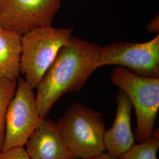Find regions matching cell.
I'll use <instances>...</instances> for the list:
<instances>
[{
    "label": "cell",
    "mask_w": 159,
    "mask_h": 159,
    "mask_svg": "<svg viewBox=\"0 0 159 159\" xmlns=\"http://www.w3.org/2000/svg\"><path fill=\"white\" fill-rule=\"evenodd\" d=\"M100 46L72 36L60 49L37 85L36 102L42 119L54 104L68 94L80 91L93 73Z\"/></svg>",
    "instance_id": "6da1fadb"
},
{
    "label": "cell",
    "mask_w": 159,
    "mask_h": 159,
    "mask_svg": "<svg viewBox=\"0 0 159 159\" xmlns=\"http://www.w3.org/2000/svg\"><path fill=\"white\" fill-rule=\"evenodd\" d=\"M57 125L77 159H90L105 152L106 130L102 113L75 102L58 119Z\"/></svg>",
    "instance_id": "7a4b0ae2"
},
{
    "label": "cell",
    "mask_w": 159,
    "mask_h": 159,
    "mask_svg": "<svg viewBox=\"0 0 159 159\" xmlns=\"http://www.w3.org/2000/svg\"><path fill=\"white\" fill-rule=\"evenodd\" d=\"M73 29L52 25L32 30L21 36L20 73L36 89L60 49L73 36Z\"/></svg>",
    "instance_id": "3957f363"
},
{
    "label": "cell",
    "mask_w": 159,
    "mask_h": 159,
    "mask_svg": "<svg viewBox=\"0 0 159 159\" xmlns=\"http://www.w3.org/2000/svg\"><path fill=\"white\" fill-rule=\"evenodd\" d=\"M110 79L130 98L136 116L134 140L142 142L153 133L159 110V78L139 75L117 66Z\"/></svg>",
    "instance_id": "277c9868"
},
{
    "label": "cell",
    "mask_w": 159,
    "mask_h": 159,
    "mask_svg": "<svg viewBox=\"0 0 159 159\" xmlns=\"http://www.w3.org/2000/svg\"><path fill=\"white\" fill-rule=\"evenodd\" d=\"M115 65L143 77L159 78V35L144 43L120 41L100 47L97 68Z\"/></svg>",
    "instance_id": "5b68a950"
},
{
    "label": "cell",
    "mask_w": 159,
    "mask_h": 159,
    "mask_svg": "<svg viewBox=\"0 0 159 159\" xmlns=\"http://www.w3.org/2000/svg\"><path fill=\"white\" fill-rule=\"evenodd\" d=\"M33 89L19 77L14 95L7 108L2 151L24 147L43 119L40 116Z\"/></svg>",
    "instance_id": "8992f818"
},
{
    "label": "cell",
    "mask_w": 159,
    "mask_h": 159,
    "mask_svg": "<svg viewBox=\"0 0 159 159\" xmlns=\"http://www.w3.org/2000/svg\"><path fill=\"white\" fill-rule=\"evenodd\" d=\"M61 0H0V27L22 36L52 25Z\"/></svg>",
    "instance_id": "52a82bcc"
},
{
    "label": "cell",
    "mask_w": 159,
    "mask_h": 159,
    "mask_svg": "<svg viewBox=\"0 0 159 159\" xmlns=\"http://www.w3.org/2000/svg\"><path fill=\"white\" fill-rule=\"evenodd\" d=\"M30 159H78L51 120L43 118L25 144Z\"/></svg>",
    "instance_id": "ba28073f"
},
{
    "label": "cell",
    "mask_w": 159,
    "mask_h": 159,
    "mask_svg": "<svg viewBox=\"0 0 159 159\" xmlns=\"http://www.w3.org/2000/svg\"><path fill=\"white\" fill-rule=\"evenodd\" d=\"M117 111L111 127L106 131L104 143L107 153L119 159L135 143L131 127L133 106L125 93L119 89L116 96Z\"/></svg>",
    "instance_id": "9c48e42d"
},
{
    "label": "cell",
    "mask_w": 159,
    "mask_h": 159,
    "mask_svg": "<svg viewBox=\"0 0 159 159\" xmlns=\"http://www.w3.org/2000/svg\"><path fill=\"white\" fill-rule=\"evenodd\" d=\"M21 36L0 29V79L17 81L20 77Z\"/></svg>",
    "instance_id": "30bf717a"
},
{
    "label": "cell",
    "mask_w": 159,
    "mask_h": 159,
    "mask_svg": "<svg viewBox=\"0 0 159 159\" xmlns=\"http://www.w3.org/2000/svg\"><path fill=\"white\" fill-rule=\"evenodd\" d=\"M159 131L154 130L151 136L141 143L134 144L119 159H158Z\"/></svg>",
    "instance_id": "8fae6325"
},
{
    "label": "cell",
    "mask_w": 159,
    "mask_h": 159,
    "mask_svg": "<svg viewBox=\"0 0 159 159\" xmlns=\"http://www.w3.org/2000/svg\"><path fill=\"white\" fill-rule=\"evenodd\" d=\"M17 84V80L0 79V152L2 151L4 142L7 111L16 92Z\"/></svg>",
    "instance_id": "7c38bea8"
},
{
    "label": "cell",
    "mask_w": 159,
    "mask_h": 159,
    "mask_svg": "<svg viewBox=\"0 0 159 159\" xmlns=\"http://www.w3.org/2000/svg\"><path fill=\"white\" fill-rule=\"evenodd\" d=\"M0 159H30V158L24 147H17L1 152Z\"/></svg>",
    "instance_id": "4fadbf2b"
},
{
    "label": "cell",
    "mask_w": 159,
    "mask_h": 159,
    "mask_svg": "<svg viewBox=\"0 0 159 159\" xmlns=\"http://www.w3.org/2000/svg\"><path fill=\"white\" fill-rule=\"evenodd\" d=\"M148 31L152 33H159V14L154 17L147 25Z\"/></svg>",
    "instance_id": "5bb4252c"
},
{
    "label": "cell",
    "mask_w": 159,
    "mask_h": 159,
    "mask_svg": "<svg viewBox=\"0 0 159 159\" xmlns=\"http://www.w3.org/2000/svg\"><path fill=\"white\" fill-rule=\"evenodd\" d=\"M119 159L117 157H114L113 156L109 154L106 153L105 152L100 154L98 155H97L96 156H94L93 157H91L90 159Z\"/></svg>",
    "instance_id": "9a60e30c"
},
{
    "label": "cell",
    "mask_w": 159,
    "mask_h": 159,
    "mask_svg": "<svg viewBox=\"0 0 159 159\" xmlns=\"http://www.w3.org/2000/svg\"><path fill=\"white\" fill-rule=\"evenodd\" d=\"M0 29H1V27H0Z\"/></svg>",
    "instance_id": "2e32d148"
}]
</instances>
